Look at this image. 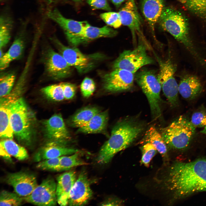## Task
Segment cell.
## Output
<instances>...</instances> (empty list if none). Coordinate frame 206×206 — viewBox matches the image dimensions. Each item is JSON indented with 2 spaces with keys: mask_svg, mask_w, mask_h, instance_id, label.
<instances>
[{
  "mask_svg": "<svg viewBox=\"0 0 206 206\" xmlns=\"http://www.w3.org/2000/svg\"><path fill=\"white\" fill-rule=\"evenodd\" d=\"M163 183L176 199L206 191V159L174 163L168 169Z\"/></svg>",
  "mask_w": 206,
  "mask_h": 206,
  "instance_id": "6da1fadb",
  "label": "cell"
},
{
  "mask_svg": "<svg viewBox=\"0 0 206 206\" xmlns=\"http://www.w3.org/2000/svg\"><path fill=\"white\" fill-rule=\"evenodd\" d=\"M143 128L141 124L133 119H125L118 122L112 129L109 138L101 148L97 162L100 164L109 163L116 154L132 143Z\"/></svg>",
  "mask_w": 206,
  "mask_h": 206,
  "instance_id": "7a4b0ae2",
  "label": "cell"
},
{
  "mask_svg": "<svg viewBox=\"0 0 206 206\" xmlns=\"http://www.w3.org/2000/svg\"><path fill=\"white\" fill-rule=\"evenodd\" d=\"M164 30L182 43L196 58L202 63L190 38L188 20L181 12L173 8H164L158 21Z\"/></svg>",
  "mask_w": 206,
  "mask_h": 206,
  "instance_id": "3957f363",
  "label": "cell"
},
{
  "mask_svg": "<svg viewBox=\"0 0 206 206\" xmlns=\"http://www.w3.org/2000/svg\"><path fill=\"white\" fill-rule=\"evenodd\" d=\"M10 120L14 134L20 142L29 145L31 142L32 116L22 98L9 105Z\"/></svg>",
  "mask_w": 206,
  "mask_h": 206,
  "instance_id": "277c9868",
  "label": "cell"
},
{
  "mask_svg": "<svg viewBox=\"0 0 206 206\" xmlns=\"http://www.w3.org/2000/svg\"><path fill=\"white\" fill-rule=\"evenodd\" d=\"M196 128L190 121L180 116L167 126L163 128L161 134L167 146L181 150L187 147L193 137Z\"/></svg>",
  "mask_w": 206,
  "mask_h": 206,
  "instance_id": "5b68a950",
  "label": "cell"
},
{
  "mask_svg": "<svg viewBox=\"0 0 206 206\" xmlns=\"http://www.w3.org/2000/svg\"><path fill=\"white\" fill-rule=\"evenodd\" d=\"M135 80L146 97L153 118L155 120L160 117L161 86L157 77L153 71L143 69L136 74Z\"/></svg>",
  "mask_w": 206,
  "mask_h": 206,
  "instance_id": "8992f818",
  "label": "cell"
},
{
  "mask_svg": "<svg viewBox=\"0 0 206 206\" xmlns=\"http://www.w3.org/2000/svg\"><path fill=\"white\" fill-rule=\"evenodd\" d=\"M159 68L157 76L163 92L170 105L173 107L178 104V84L175 77L176 66L170 59L163 60L154 54Z\"/></svg>",
  "mask_w": 206,
  "mask_h": 206,
  "instance_id": "52a82bcc",
  "label": "cell"
},
{
  "mask_svg": "<svg viewBox=\"0 0 206 206\" xmlns=\"http://www.w3.org/2000/svg\"><path fill=\"white\" fill-rule=\"evenodd\" d=\"M154 62L147 54L145 46L141 44L133 50L124 51L114 61L113 67L114 69H124L134 74L142 67Z\"/></svg>",
  "mask_w": 206,
  "mask_h": 206,
  "instance_id": "ba28073f",
  "label": "cell"
},
{
  "mask_svg": "<svg viewBox=\"0 0 206 206\" xmlns=\"http://www.w3.org/2000/svg\"><path fill=\"white\" fill-rule=\"evenodd\" d=\"M48 16L57 23L64 31L69 42L73 45L83 42L82 34L87 21H78L66 18L56 9L51 10Z\"/></svg>",
  "mask_w": 206,
  "mask_h": 206,
  "instance_id": "9c48e42d",
  "label": "cell"
},
{
  "mask_svg": "<svg viewBox=\"0 0 206 206\" xmlns=\"http://www.w3.org/2000/svg\"><path fill=\"white\" fill-rule=\"evenodd\" d=\"M56 185L53 179L48 177L38 185L30 195L23 197L24 200L36 205H56L58 203Z\"/></svg>",
  "mask_w": 206,
  "mask_h": 206,
  "instance_id": "30bf717a",
  "label": "cell"
},
{
  "mask_svg": "<svg viewBox=\"0 0 206 206\" xmlns=\"http://www.w3.org/2000/svg\"><path fill=\"white\" fill-rule=\"evenodd\" d=\"M44 60L46 72L52 79L60 80L66 78L71 74V66L61 54L52 48H48L45 51Z\"/></svg>",
  "mask_w": 206,
  "mask_h": 206,
  "instance_id": "8fae6325",
  "label": "cell"
},
{
  "mask_svg": "<svg viewBox=\"0 0 206 206\" xmlns=\"http://www.w3.org/2000/svg\"><path fill=\"white\" fill-rule=\"evenodd\" d=\"M55 45L68 64L83 73L91 69L94 65L92 56L86 55L76 47H70L63 44L56 38L53 39Z\"/></svg>",
  "mask_w": 206,
  "mask_h": 206,
  "instance_id": "7c38bea8",
  "label": "cell"
},
{
  "mask_svg": "<svg viewBox=\"0 0 206 206\" xmlns=\"http://www.w3.org/2000/svg\"><path fill=\"white\" fill-rule=\"evenodd\" d=\"M134 74L124 69H114L103 76L104 88L107 91L111 92L130 89L133 85Z\"/></svg>",
  "mask_w": 206,
  "mask_h": 206,
  "instance_id": "4fadbf2b",
  "label": "cell"
},
{
  "mask_svg": "<svg viewBox=\"0 0 206 206\" xmlns=\"http://www.w3.org/2000/svg\"><path fill=\"white\" fill-rule=\"evenodd\" d=\"M122 25L128 27L134 39L136 34L141 39H144L141 30L142 20L139 13L135 0H127L118 12Z\"/></svg>",
  "mask_w": 206,
  "mask_h": 206,
  "instance_id": "5bb4252c",
  "label": "cell"
},
{
  "mask_svg": "<svg viewBox=\"0 0 206 206\" xmlns=\"http://www.w3.org/2000/svg\"><path fill=\"white\" fill-rule=\"evenodd\" d=\"M5 181L12 187L15 193L23 197L30 195L38 185L34 175L24 171L9 174Z\"/></svg>",
  "mask_w": 206,
  "mask_h": 206,
  "instance_id": "9a60e30c",
  "label": "cell"
},
{
  "mask_svg": "<svg viewBox=\"0 0 206 206\" xmlns=\"http://www.w3.org/2000/svg\"><path fill=\"white\" fill-rule=\"evenodd\" d=\"M93 194L87 174L81 172L76 179L70 192L68 205L82 206L87 204Z\"/></svg>",
  "mask_w": 206,
  "mask_h": 206,
  "instance_id": "2e32d148",
  "label": "cell"
},
{
  "mask_svg": "<svg viewBox=\"0 0 206 206\" xmlns=\"http://www.w3.org/2000/svg\"><path fill=\"white\" fill-rule=\"evenodd\" d=\"M66 142L49 141L34 154V161L39 162L52 158L71 154L80 151L78 149L66 146Z\"/></svg>",
  "mask_w": 206,
  "mask_h": 206,
  "instance_id": "e0dca14e",
  "label": "cell"
},
{
  "mask_svg": "<svg viewBox=\"0 0 206 206\" xmlns=\"http://www.w3.org/2000/svg\"><path fill=\"white\" fill-rule=\"evenodd\" d=\"M45 136L49 141L66 142L70 138L63 119L60 114H55L44 123Z\"/></svg>",
  "mask_w": 206,
  "mask_h": 206,
  "instance_id": "ac0fdd59",
  "label": "cell"
},
{
  "mask_svg": "<svg viewBox=\"0 0 206 206\" xmlns=\"http://www.w3.org/2000/svg\"><path fill=\"white\" fill-rule=\"evenodd\" d=\"M165 7L164 0H141L142 12L154 37L155 25Z\"/></svg>",
  "mask_w": 206,
  "mask_h": 206,
  "instance_id": "d6986e66",
  "label": "cell"
},
{
  "mask_svg": "<svg viewBox=\"0 0 206 206\" xmlns=\"http://www.w3.org/2000/svg\"><path fill=\"white\" fill-rule=\"evenodd\" d=\"M76 179L74 171L64 173L58 177L56 193L58 203L60 205H68L70 192Z\"/></svg>",
  "mask_w": 206,
  "mask_h": 206,
  "instance_id": "ffe728a7",
  "label": "cell"
},
{
  "mask_svg": "<svg viewBox=\"0 0 206 206\" xmlns=\"http://www.w3.org/2000/svg\"><path fill=\"white\" fill-rule=\"evenodd\" d=\"M178 88L179 92L183 98L190 100L195 98L200 94L203 87L197 76L186 74L181 78Z\"/></svg>",
  "mask_w": 206,
  "mask_h": 206,
  "instance_id": "44dd1931",
  "label": "cell"
},
{
  "mask_svg": "<svg viewBox=\"0 0 206 206\" xmlns=\"http://www.w3.org/2000/svg\"><path fill=\"white\" fill-rule=\"evenodd\" d=\"M11 102L1 100L0 107V136L2 139H12L14 135L10 120L9 106Z\"/></svg>",
  "mask_w": 206,
  "mask_h": 206,
  "instance_id": "7402d4cb",
  "label": "cell"
},
{
  "mask_svg": "<svg viewBox=\"0 0 206 206\" xmlns=\"http://www.w3.org/2000/svg\"><path fill=\"white\" fill-rule=\"evenodd\" d=\"M108 118L107 111L100 112L95 115L86 125L79 128L77 132L84 134L101 132L106 127Z\"/></svg>",
  "mask_w": 206,
  "mask_h": 206,
  "instance_id": "603a6c76",
  "label": "cell"
},
{
  "mask_svg": "<svg viewBox=\"0 0 206 206\" xmlns=\"http://www.w3.org/2000/svg\"><path fill=\"white\" fill-rule=\"evenodd\" d=\"M24 48V43L21 37L15 39L8 50L0 57V69L4 70L13 61L21 56Z\"/></svg>",
  "mask_w": 206,
  "mask_h": 206,
  "instance_id": "cb8c5ba5",
  "label": "cell"
},
{
  "mask_svg": "<svg viewBox=\"0 0 206 206\" xmlns=\"http://www.w3.org/2000/svg\"><path fill=\"white\" fill-rule=\"evenodd\" d=\"M100 112L96 107L86 106L78 110L70 119L69 124L71 126L78 128L86 125L96 114Z\"/></svg>",
  "mask_w": 206,
  "mask_h": 206,
  "instance_id": "d4e9b609",
  "label": "cell"
},
{
  "mask_svg": "<svg viewBox=\"0 0 206 206\" xmlns=\"http://www.w3.org/2000/svg\"><path fill=\"white\" fill-rule=\"evenodd\" d=\"M117 33L116 31L105 26L102 27L92 26L88 23L82 34L83 42L102 37H112Z\"/></svg>",
  "mask_w": 206,
  "mask_h": 206,
  "instance_id": "484cf974",
  "label": "cell"
},
{
  "mask_svg": "<svg viewBox=\"0 0 206 206\" xmlns=\"http://www.w3.org/2000/svg\"><path fill=\"white\" fill-rule=\"evenodd\" d=\"M142 142L152 144L163 157L167 153V145L161 134L154 126L150 127L146 131L142 139Z\"/></svg>",
  "mask_w": 206,
  "mask_h": 206,
  "instance_id": "4316f807",
  "label": "cell"
},
{
  "mask_svg": "<svg viewBox=\"0 0 206 206\" xmlns=\"http://www.w3.org/2000/svg\"><path fill=\"white\" fill-rule=\"evenodd\" d=\"M0 146L11 157L20 161L27 159L29 155L26 149L19 145L12 139H3L0 141Z\"/></svg>",
  "mask_w": 206,
  "mask_h": 206,
  "instance_id": "83f0119b",
  "label": "cell"
},
{
  "mask_svg": "<svg viewBox=\"0 0 206 206\" xmlns=\"http://www.w3.org/2000/svg\"><path fill=\"white\" fill-rule=\"evenodd\" d=\"M87 164L80 157V151L60 157V171L67 170L74 167Z\"/></svg>",
  "mask_w": 206,
  "mask_h": 206,
  "instance_id": "f1b7e54d",
  "label": "cell"
},
{
  "mask_svg": "<svg viewBox=\"0 0 206 206\" xmlns=\"http://www.w3.org/2000/svg\"><path fill=\"white\" fill-rule=\"evenodd\" d=\"M0 48L1 49L9 41L13 22L9 17L2 15L0 17Z\"/></svg>",
  "mask_w": 206,
  "mask_h": 206,
  "instance_id": "f546056e",
  "label": "cell"
},
{
  "mask_svg": "<svg viewBox=\"0 0 206 206\" xmlns=\"http://www.w3.org/2000/svg\"><path fill=\"white\" fill-rule=\"evenodd\" d=\"M187 9L200 16H206V0H177Z\"/></svg>",
  "mask_w": 206,
  "mask_h": 206,
  "instance_id": "4dcf8cb0",
  "label": "cell"
},
{
  "mask_svg": "<svg viewBox=\"0 0 206 206\" xmlns=\"http://www.w3.org/2000/svg\"><path fill=\"white\" fill-rule=\"evenodd\" d=\"M24 199L16 193L6 190L0 193V206H19L22 204Z\"/></svg>",
  "mask_w": 206,
  "mask_h": 206,
  "instance_id": "1f68e13d",
  "label": "cell"
},
{
  "mask_svg": "<svg viewBox=\"0 0 206 206\" xmlns=\"http://www.w3.org/2000/svg\"><path fill=\"white\" fill-rule=\"evenodd\" d=\"M15 79V75L13 73H9L1 77L0 96H6L11 92Z\"/></svg>",
  "mask_w": 206,
  "mask_h": 206,
  "instance_id": "d6a6232c",
  "label": "cell"
},
{
  "mask_svg": "<svg viewBox=\"0 0 206 206\" xmlns=\"http://www.w3.org/2000/svg\"><path fill=\"white\" fill-rule=\"evenodd\" d=\"M42 92L48 98L56 101L65 99L62 87L60 84L50 85L43 88Z\"/></svg>",
  "mask_w": 206,
  "mask_h": 206,
  "instance_id": "836d02e7",
  "label": "cell"
},
{
  "mask_svg": "<svg viewBox=\"0 0 206 206\" xmlns=\"http://www.w3.org/2000/svg\"><path fill=\"white\" fill-rule=\"evenodd\" d=\"M60 157L45 160L38 162L36 167L39 169L52 171H60Z\"/></svg>",
  "mask_w": 206,
  "mask_h": 206,
  "instance_id": "e575fe53",
  "label": "cell"
},
{
  "mask_svg": "<svg viewBox=\"0 0 206 206\" xmlns=\"http://www.w3.org/2000/svg\"><path fill=\"white\" fill-rule=\"evenodd\" d=\"M142 157L141 163L146 166H148L149 163L157 153V150L151 144L148 142L145 144L141 147Z\"/></svg>",
  "mask_w": 206,
  "mask_h": 206,
  "instance_id": "d590c367",
  "label": "cell"
},
{
  "mask_svg": "<svg viewBox=\"0 0 206 206\" xmlns=\"http://www.w3.org/2000/svg\"><path fill=\"white\" fill-rule=\"evenodd\" d=\"M101 19L108 25L115 28L120 27L122 25L118 13L109 12L100 14Z\"/></svg>",
  "mask_w": 206,
  "mask_h": 206,
  "instance_id": "8d00e7d4",
  "label": "cell"
},
{
  "mask_svg": "<svg viewBox=\"0 0 206 206\" xmlns=\"http://www.w3.org/2000/svg\"><path fill=\"white\" fill-rule=\"evenodd\" d=\"M190 122L195 128L205 127L206 126V112L201 110L194 113Z\"/></svg>",
  "mask_w": 206,
  "mask_h": 206,
  "instance_id": "74e56055",
  "label": "cell"
},
{
  "mask_svg": "<svg viewBox=\"0 0 206 206\" xmlns=\"http://www.w3.org/2000/svg\"><path fill=\"white\" fill-rule=\"evenodd\" d=\"M95 84L91 78H85L80 85V89L83 96L88 98L91 96L95 90Z\"/></svg>",
  "mask_w": 206,
  "mask_h": 206,
  "instance_id": "f35d334b",
  "label": "cell"
},
{
  "mask_svg": "<svg viewBox=\"0 0 206 206\" xmlns=\"http://www.w3.org/2000/svg\"><path fill=\"white\" fill-rule=\"evenodd\" d=\"M60 84L63 89L65 99L68 100L73 98L76 90L75 85L67 82L61 83Z\"/></svg>",
  "mask_w": 206,
  "mask_h": 206,
  "instance_id": "ab89813d",
  "label": "cell"
},
{
  "mask_svg": "<svg viewBox=\"0 0 206 206\" xmlns=\"http://www.w3.org/2000/svg\"><path fill=\"white\" fill-rule=\"evenodd\" d=\"M89 5L96 9H102L110 11L111 9L106 0H87Z\"/></svg>",
  "mask_w": 206,
  "mask_h": 206,
  "instance_id": "60d3db41",
  "label": "cell"
},
{
  "mask_svg": "<svg viewBox=\"0 0 206 206\" xmlns=\"http://www.w3.org/2000/svg\"><path fill=\"white\" fill-rule=\"evenodd\" d=\"M0 155L4 159L9 161H11V156L0 146Z\"/></svg>",
  "mask_w": 206,
  "mask_h": 206,
  "instance_id": "b9f144b4",
  "label": "cell"
},
{
  "mask_svg": "<svg viewBox=\"0 0 206 206\" xmlns=\"http://www.w3.org/2000/svg\"><path fill=\"white\" fill-rule=\"evenodd\" d=\"M111 1L117 7H118L125 0H111Z\"/></svg>",
  "mask_w": 206,
  "mask_h": 206,
  "instance_id": "7bdbcfd3",
  "label": "cell"
},
{
  "mask_svg": "<svg viewBox=\"0 0 206 206\" xmlns=\"http://www.w3.org/2000/svg\"><path fill=\"white\" fill-rule=\"evenodd\" d=\"M201 133L206 135V126L204 127V129L201 132Z\"/></svg>",
  "mask_w": 206,
  "mask_h": 206,
  "instance_id": "ee69618b",
  "label": "cell"
},
{
  "mask_svg": "<svg viewBox=\"0 0 206 206\" xmlns=\"http://www.w3.org/2000/svg\"><path fill=\"white\" fill-rule=\"evenodd\" d=\"M81 0H74V1H80Z\"/></svg>",
  "mask_w": 206,
  "mask_h": 206,
  "instance_id": "f6af8a7d",
  "label": "cell"
},
{
  "mask_svg": "<svg viewBox=\"0 0 206 206\" xmlns=\"http://www.w3.org/2000/svg\"><path fill=\"white\" fill-rule=\"evenodd\" d=\"M73 0L74 1V0Z\"/></svg>",
  "mask_w": 206,
  "mask_h": 206,
  "instance_id": "bcb514c9",
  "label": "cell"
}]
</instances>
